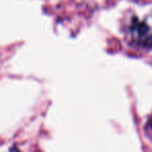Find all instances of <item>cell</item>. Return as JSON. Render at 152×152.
Segmentation results:
<instances>
[{"label":"cell","mask_w":152,"mask_h":152,"mask_svg":"<svg viewBox=\"0 0 152 152\" xmlns=\"http://www.w3.org/2000/svg\"><path fill=\"white\" fill-rule=\"evenodd\" d=\"M130 33L132 38L144 47H152V32L145 22L139 21L137 18L132 19L130 25Z\"/></svg>","instance_id":"6da1fadb"},{"label":"cell","mask_w":152,"mask_h":152,"mask_svg":"<svg viewBox=\"0 0 152 152\" xmlns=\"http://www.w3.org/2000/svg\"><path fill=\"white\" fill-rule=\"evenodd\" d=\"M10 152H19V150L17 149V147H14V148L10 150Z\"/></svg>","instance_id":"7a4b0ae2"},{"label":"cell","mask_w":152,"mask_h":152,"mask_svg":"<svg viewBox=\"0 0 152 152\" xmlns=\"http://www.w3.org/2000/svg\"><path fill=\"white\" fill-rule=\"evenodd\" d=\"M151 128H152V119H151Z\"/></svg>","instance_id":"3957f363"}]
</instances>
